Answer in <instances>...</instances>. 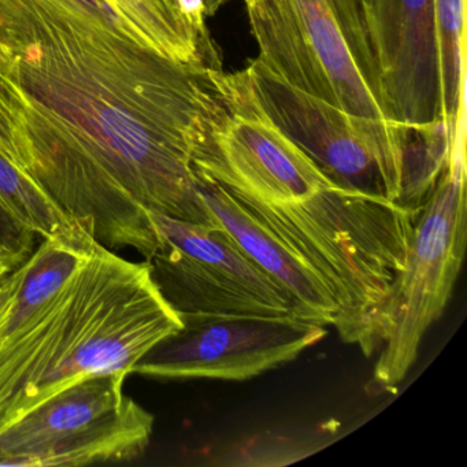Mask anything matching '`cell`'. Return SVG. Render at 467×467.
Here are the masks:
<instances>
[{
  "instance_id": "cell-1",
  "label": "cell",
  "mask_w": 467,
  "mask_h": 467,
  "mask_svg": "<svg viewBox=\"0 0 467 467\" xmlns=\"http://www.w3.org/2000/svg\"><path fill=\"white\" fill-rule=\"evenodd\" d=\"M209 70L80 0H0V154L98 243L149 261V210L218 225L193 166L220 108Z\"/></svg>"
},
{
  "instance_id": "cell-2",
  "label": "cell",
  "mask_w": 467,
  "mask_h": 467,
  "mask_svg": "<svg viewBox=\"0 0 467 467\" xmlns=\"http://www.w3.org/2000/svg\"><path fill=\"white\" fill-rule=\"evenodd\" d=\"M12 278L0 310V433L87 377L130 376L182 327L149 264L98 242L81 248L43 239Z\"/></svg>"
},
{
  "instance_id": "cell-3",
  "label": "cell",
  "mask_w": 467,
  "mask_h": 467,
  "mask_svg": "<svg viewBox=\"0 0 467 467\" xmlns=\"http://www.w3.org/2000/svg\"><path fill=\"white\" fill-rule=\"evenodd\" d=\"M218 83L269 119L333 182L420 212L447 165L439 139L398 122L362 119L302 91L256 58Z\"/></svg>"
},
{
  "instance_id": "cell-4",
  "label": "cell",
  "mask_w": 467,
  "mask_h": 467,
  "mask_svg": "<svg viewBox=\"0 0 467 467\" xmlns=\"http://www.w3.org/2000/svg\"><path fill=\"white\" fill-rule=\"evenodd\" d=\"M244 4L258 58L273 72L347 113L396 122L382 91L359 0Z\"/></svg>"
},
{
  "instance_id": "cell-5",
  "label": "cell",
  "mask_w": 467,
  "mask_h": 467,
  "mask_svg": "<svg viewBox=\"0 0 467 467\" xmlns=\"http://www.w3.org/2000/svg\"><path fill=\"white\" fill-rule=\"evenodd\" d=\"M466 242V166L450 160L420 209L406 266L385 303L373 376L379 389L396 392L414 366L423 336L452 296Z\"/></svg>"
},
{
  "instance_id": "cell-6",
  "label": "cell",
  "mask_w": 467,
  "mask_h": 467,
  "mask_svg": "<svg viewBox=\"0 0 467 467\" xmlns=\"http://www.w3.org/2000/svg\"><path fill=\"white\" fill-rule=\"evenodd\" d=\"M124 374L87 377L0 433V466H83L146 452L154 415L124 393Z\"/></svg>"
},
{
  "instance_id": "cell-7",
  "label": "cell",
  "mask_w": 467,
  "mask_h": 467,
  "mask_svg": "<svg viewBox=\"0 0 467 467\" xmlns=\"http://www.w3.org/2000/svg\"><path fill=\"white\" fill-rule=\"evenodd\" d=\"M149 217L158 247L146 262L161 295L180 316L300 318L289 292L251 259L220 223L199 225L152 210Z\"/></svg>"
},
{
  "instance_id": "cell-8",
  "label": "cell",
  "mask_w": 467,
  "mask_h": 467,
  "mask_svg": "<svg viewBox=\"0 0 467 467\" xmlns=\"http://www.w3.org/2000/svg\"><path fill=\"white\" fill-rule=\"evenodd\" d=\"M132 373L160 379L245 381L296 359L327 330L294 316L187 314Z\"/></svg>"
},
{
  "instance_id": "cell-9",
  "label": "cell",
  "mask_w": 467,
  "mask_h": 467,
  "mask_svg": "<svg viewBox=\"0 0 467 467\" xmlns=\"http://www.w3.org/2000/svg\"><path fill=\"white\" fill-rule=\"evenodd\" d=\"M362 13L393 119L450 141L442 110L434 0H365Z\"/></svg>"
},
{
  "instance_id": "cell-10",
  "label": "cell",
  "mask_w": 467,
  "mask_h": 467,
  "mask_svg": "<svg viewBox=\"0 0 467 467\" xmlns=\"http://www.w3.org/2000/svg\"><path fill=\"white\" fill-rule=\"evenodd\" d=\"M195 171L199 193L213 217L251 259L289 292L296 302L300 318L322 327H335L338 307L324 281L217 182L196 169Z\"/></svg>"
},
{
  "instance_id": "cell-11",
  "label": "cell",
  "mask_w": 467,
  "mask_h": 467,
  "mask_svg": "<svg viewBox=\"0 0 467 467\" xmlns=\"http://www.w3.org/2000/svg\"><path fill=\"white\" fill-rule=\"evenodd\" d=\"M0 202L26 229L43 239L88 248L97 240L31 177L0 154Z\"/></svg>"
},
{
  "instance_id": "cell-12",
  "label": "cell",
  "mask_w": 467,
  "mask_h": 467,
  "mask_svg": "<svg viewBox=\"0 0 467 467\" xmlns=\"http://www.w3.org/2000/svg\"><path fill=\"white\" fill-rule=\"evenodd\" d=\"M442 110L452 147L455 132L466 127L464 91V0H434Z\"/></svg>"
},
{
  "instance_id": "cell-13",
  "label": "cell",
  "mask_w": 467,
  "mask_h": 467,
  "mask_svg": "<svg viewBox=\"0 0 467 467\" xmlns=\"http://www.w3.org/2000/svg\"><path fill=\"white\" fill-rule=\"evenodd\" d=\"M119 17L163 56L182 64L207 67L192 32L182 23L171 0H106ZM209 69V67H207Z\"/></svg>"
},
{
  "instance_id": "cell-14",
  "label": "cell",
  "mask_w": 467,
  "mask_h": 467,
  "mask_svg": "<svg viewBox=\"0 0 467 467\" xmlns=\"http://www.w3.org/2000/svg\"><path fill=\"white\" fill-rule=\"evenodd\" d=\"M35 236L0 202V261L17 269L34 253Z\"/></svg>"
},
{
  "instance_id": "cell-15",
  "label": "cell",
  "mask_w": 467,
  "mask_h": 467,
  "mask_svg": "<svg viewBox=\"0 0 467 467\" xmlns=\"http://www.w3.org/2000/svg\"><path fill=\"white\" fill-rule=\"evenodd\" d=\"M177 15L198 40L199 47L206 59L207 67L213 70L223 69V59L214 40L207 28V15L204 0H171Z\"/></svg>"
},
{
  "instance_id": "cell-16",
  "label": "cell",
  "mask_w": 467,
  "mask_h": 467,
  "mask_svg": "<svg viewBox=\"0 0 467 467\" xmlns=\"http://www.w3.org/2000/svg\"><path fill=\"white\" fill-rule=\"evenodd\" d=\"M80 2H83V4L86 5L87 7H89V9L95 10V12L99 13V15L105 16L109 20L119 21V23L128 24L119 17V13H117L116 10H114L113 7L106 2V0H80ZM128 26H130V24H128Z\"/></svg>"
},
{
  "instance_id": "cell-17",
  "label": "cell",
  "mask_w": 467,
  "mask_h": 467,
  "mask_svg": "<svg viewBox=\"0 0 467 467\" xmlns=\"http://www.w3.org/2000/svg\"><path fill=\"white\" fill-rule=\"evenodd\" d=\"M13 289V278L12 273L5 278L4 283L0 284V310L6 305L7 299H9L10 294Z\"/></svg>"
},
{
  "instance_id": "cell-18",
  "label": "cell",
  "mask_w": 467,
  "mask_h": 467,
  "mask_svg": "<svg viewBox=\"0 0 467 467\" xmlns=\"http://www.w3.org/2000/svg\"><path fill=\"white\" fill-rule=\"evenodd\" d=\"M229 0H204L207 17H213Z\"/></svg>"
},
{
  "instance_id": "cell-19",
  "label": "cell",
  "mask_w": 467,
  "mask_h": 467,
  "mask_svg": "<svg viewBox=\"0 0 467 467\" xmlns=\"http://www.w3.org/2000/svg\"><path fill=\"white\" fill-rule=\"evenodd\" d=\"M13 266H10L7 262L0 261V284L4 283L5 278L13 272Z\"/></svg>"
},
{
  "instance_id": "cell-20",
  "label": "cell",
  "mask_w": 467,
  "mask_h": 467,
  "mask_svg": "<svg viewBox=\"0 0 467 467\" xmlns=\"http://www.w3.org/2000/svg\"><path fill=\"white\" fill-rule=\"evenodd\" d=\"M363 2H365V0H359V4H360V9H362V5H363ZM363 15V13H362Z\"/></svg>"
}]
</instances>
